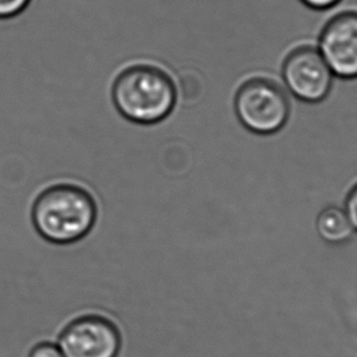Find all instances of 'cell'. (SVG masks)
Wrapping results in <instances>:
<instances>
[{"mask_svg": "<svg viewBox=\"0 0 357 357\" xmlns=\"http://www.w3.org/2000/svg\"><path fill=\"white\" fill-rule=\"evenodd\" d=\"M32 0H0V20H10L27 10Z\"/></svg>", "mask_w": 357, "mask_h": 357, "instance_id": "cell-9", "label": "cell"}, {"mask_svg": "<svg viewBox=\"0 0 357 357\" xmlns=\"http://www.w3.org/2000/svg\"><path fill=\"white\" fill-rule=\"evenodd\" d=\"M334 79V75L314 45H296L284 58V89L300 102L307 105L324 102L332 92Z\"/></svg>", "mask_w": 357, "mask_h": 357, "instance_id": "cell-5", "label": "cell"}, {"mask_svg": "<svg viewBox=\"0 0 357 357\" xmlns=\"http://www.w3.org/2000/svg\"><path fill=\"white\" fill-rule=\"evenodd\" d=\"M344 211L347 213L354 231L357 233V183L347 192Z\"/></svg>", "mask_w": 357, "mask_h": 357, "instance_id": "cell-10", "label": "cell"}, {"mask_svg": "<svg viewBox=\"0 0 357 357\" xmlns=\"http://www.w3.org/2000/svg\"><path fill=\"white\" fill-rule=\"evenodd\" d=\"M30 218L36 233L45 243L70 246L95 230L100 219V204L86 185L56 180L36 194Z\"/></svg>", "mask_w": 357, "mask_h": 357, "instance_id": "cell-1", "label": "cell"}, {"mask_svg": "<svg viewBox=\"0 0 357 357\" xmlns=\"http://www.w3.org/2000/svg\"><path fill=\"white\" fill-rule=\"evenodd\" d=\"M317 50L334 77L357 79V11L333 16L318 37Z\"/></svg>", "mask_w": 357, "mask_h": 357, "instance_id": "cell-6", "label": "cell"}, {"mask_svg": "<svg viewBox=\"0 0 357 357\" xmlns=\"http://www.w3.org/2000/svg\"><path fill=\"white\" fill-rule=\"evenodd\" d=\"M114 108L125 120L152 126L168 119L178 105V87L163 66L149 61L125 65L110 87Z\"/></svg>", "mask_w": 357, "mask_h": 357, "instance_id": "cell-2", "label": "cell"}, {"mask_svg": "<svg viewBox=\"0 0 357 357\" xmlns=\"http://www.w3.org/2000/svg\"><path fill=\"white\" fill-rule=\"evenodd\" d=\"M27 357H65L56 340H40L31 347Z\"/></svg>", "mask_w": 357, "mask_h": 357, "instance_id": "cell-8", "label": "cell"}, {"mask_svg": "<svg viewBox=\"0 0 357 357\" xmlns=\"http://www.w3.org/2000/svg\"><path fill=\"white\" fill-rule=\"evenodd\" d=\"M234 112L250 132L272 136L288 124L291 105L287 91L278 82L264 76H253L236 89Z\"/></svg>", "mask_w": 357, "mask_h": 357, "instance_id": "cell-3", "label": "cell"}, {"mask_svg": "<svg viewBox=\"0 0 357 357\" xmlns=\"http://www.w3.org/2000/svg\"><path fill=\"white\" fill-rule=\"evenodd\" d=\"M56 342L65 357H119L124 337L114 318L100 311H86L63 324Z\"/></svg>", "mask_w": 357, "mask_h": 357, "instance_id": "cell-4", "label": "cell"}, {"mask_svg": "<svg viewBox=\"0 0 357 357\" xmlns=\"http://www.w3.org/2000/svg\"><path fill=\"white\" fill-rule=\"evenodd\" d=\"M316 229L321 238L329 243H347L351 238L354 229L344 208L327 207L318 214Z\"/></svg>", "mask_w": 357, "mask_h": 357, "instance_id": "cell-7", "label": "cell"}, {"mask_svg": "<svg viewBox=\"0 0 357 357\" xmlns=\"http://www.w3.org/2000/svg\"><path fill=\"white\" fill-rule=\"evenodd\" d=\"M303 6L314 11H327L337 6L342 0H300Z\"/></svg>", "mask_w": 357, "mask_h": 357, "instance_id": "cell-11", "label": "cell"}]
</instances>
